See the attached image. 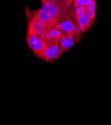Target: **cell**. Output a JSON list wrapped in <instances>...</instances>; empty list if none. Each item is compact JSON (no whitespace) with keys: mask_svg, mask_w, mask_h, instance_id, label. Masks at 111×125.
Here are the masks:
<instances>
[{"mask_svg":"<svg viewBox=\"0 0 111 125\" xmlns=\"http://www.w3.org/2000/svg\"><path fill=\"white\" fill-rule=\"evenodd\" d=\"M82 33L72 35L65 36L60 42V46L64 52H66L70 49L78 41L80 40Z\"/></svg>","mask_w":111,"mask_h":125,"instance_id":"cell-6","label":"cell"},{"mask_svg":"<svg viewBox=\"0 0 111 125\" xmlns=\"http://www.w3.org/2000/svg\"><path fill=\"white\" fill-rule=\"evenodd\" d=\"M46 36V40H51L61 42L63 37L65 36V34L60 31L57 30L55 28L49 29L45 32Z\"/></svg>","mask_w":111,"mask_h":125,"instance_id":"cell-7","label":"cell"},{"mask_svg":"<svg viewBox=\"0 0 111 125\" xmlns=\"http://www.w3.org/2000/svg\"><path fill=\"white\" fill-rule=\"evenodd\" d=\"M41 1H42V2L43 4H44V3H46V2H48L52 1V0H41Z\"/></svg>","mask_w":111,"mask_h":125,"instance_id":"cell-9","label":"cell"},{"mask_svg":"<svg viewBox=\"0 0 111 125\" xmlns=\"http://www.w3.org/2000/svg\"><path fill=\"white\" fill-rule=\"evenodd\" d=\"M27 41L31 51L41 58L47 45L46 36L44 32L35 28L30 20L28 22Z\"/></svg>","mask_w":111,"mask_h":125,"instance_id":"cell-2","label":"cell"},{"mask_svg":"<svg viewBox=\"0 0 111 125\" xmlns=\"http://www.w3.org/2000/svg\"><path fill=\"white\" fill-rule=\"evenodd\" d=\"M63 32L65 36L75 35L81 33L78 24L72 19H67L57 24L55 27Z\"/></svg>","mask_w":111,"mask_h":125,"instance_id":"cell-5","label":"cell"},{"mask_svg":"<svg viewBox=\"0 0 111 125\" xmlns=\"http://www.w3.org/2000/svg\"><path fill=\"white\" fill-rule=\"evenodd\" d=\"M76 20L82 31L84 32L87 31L91 28L95 20L90 16L87 6L76 9Z\"/></svg>","mask_w":111,"mask_h":125,"instance_id":"cell-4","label":"cell"},{"mask_svg":"<svg viewBox=\"0 0 111 125\" xmlns=\"http://www.w3.org/2000/svg\"><path fill=\"white\" fill-rule=\"evenodd\" d=\"M31 14L52 28L67 19H76V9L73 0H58L43 4L40 10L32 11Z\"/></svg>","mask_w":111,"mask_h":125,"instance_id":"cell-1","label":"cell"},{"mask_svg":"<svg viewBox=\"0 0 111 125\" xmlns=\"http://www.w3.org/2000/svg\"><path fill=\"white\" fill-rule=\"evenodd\" d=\"M93 0H73V6L75 8L88 6Z\"/></svg>","mask_w":111,"mask_h":125,"instance_id":"cell-8","label":"cell"},{"mask_svg":"<svg viewBox=\"0 0 111 125\" xmlns=\"http://www.w3.org/2000/svg\"><path fill=\"white\" fill-rule=\"evenodd\" d=\"M58 1V0H52V1Z\"/></svg>","mask_w":111,"mask_h":125,"instance_id":"cell-10","label":"cell"},{"mask_svg":"<svg viewBox=\"0 0 111 125\" xmlns=\"http://www.w3.org/2000/svg\"><path fill=\"white\" fill-rule=\"evenodd\" d=\"M46 47L41 58L48 62L56 60L62 54L64 51L61 49L60 42L54 40L47 39Z\"/></svg>","mask_w":111,"mask_h":125,"instance_id":"cell-3","label":"cell"}]
</instances>
